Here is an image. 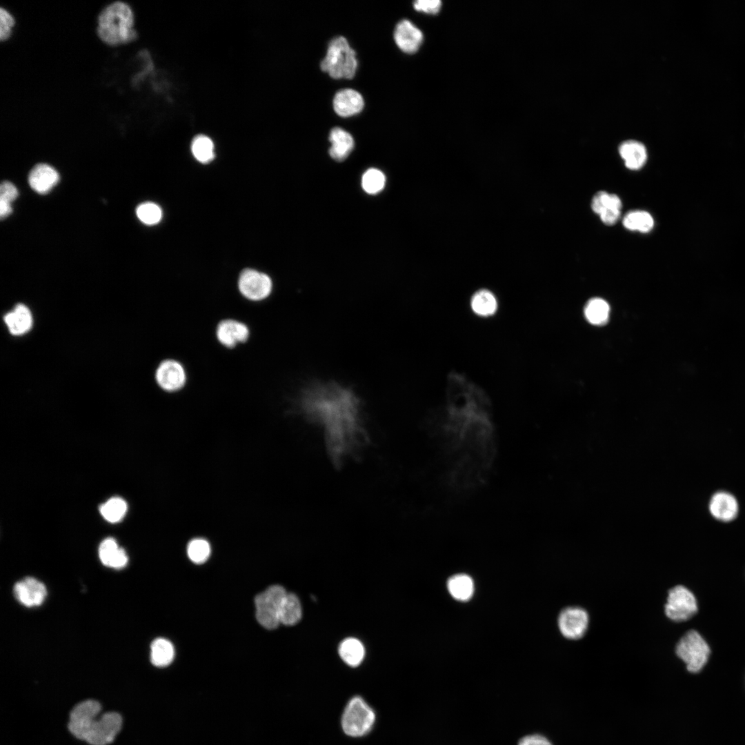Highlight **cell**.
<instances>
[{
  "mask_svg": "<svg viewBox=\"0 0 745 745\" xmlns=\"http://www.w3.org/2000/svg\"><path fill=\"white\" fill-rule=\"evenodd\" d=\"M304 415L321 430L331 462L342 466L362 448L366 439L359 401L352 392L336 386H316L302 395Z\"/></svg>",
  "mask_w": 745,
  "mask_h": 745,
  "instance_id": "cell-1",
  "label": "cell"
},
{
  "mask_svg": "<svg viewBox=\"0 0 745 745\" xmlns=\"http://www.w3.org/2000/svg\"><path fill=\"white\" fill-rule=\"evenodd\" d=\"M135 17L129 4L115 1L106 6L97 20L96 32L100 40L110 46L134 41L137 32L133 28Z\"/></svg>",
  "mask_w": 745,
  "mask_h": 745,
  "instance_id": "cell-2",
  "label": "cell"
},
{
  "mask_svg": "<svg viewBox=\"0 0 745 745\" xmlns=\"http://www.w3.org/2000/svg\"><path fill=\"white\" fill-rule=\"evenodd\" d=\"M320 66L332 78L351 79L357 68L356 53L344 37H335L329 43Z\"/></svg>",
  "mask_w": 745,
  "mask_h": 745,
  "instance_id": "cell-3",
  "label": "cell"
},
{
  "mask_svg": "<svg viewBox=\"0 0 745 745\" xmlns=\"http://www.w3.org/2000/svg\"><path fill=\"white\" fill-rule=\"evenodd\" d=\"M677 656L686 664L688 671L696 673L706 664L711 649L704 637L695 630L686 632L676 645Z\"/></svg>",
  "mask_w": 745,
  "mask_h": 745,
  "instance_id": "cell-4",
  "label": "cell"
},
{
  "mask_svg": "<svg viewBox=\"0 0 745 745\" xmlns=\"http://www.w3.org/2000/svg\"><path fill=\"white\" fill-rule=\"evenodd\" d=\"M122 726L121 715L115 711L106 712L90 720L82 730L78 739L90 745H108L116 738Z\"/></svg>",
  "mask_w": 745,
  "mask_h": 745,
  "instance_id": "cell-5",
  "label": "cell"
},
{
  "mask_svg": "<svg viewBox=\"0 0 745 745\" xmlns=\"http://www.w3.org/2000/svg\"><path fill=\"white\" fill-rule=\"evenodd\" d=\"M375 720L373 710L360 697H352L346 705L341 718L344 733L351 737H361L372 728Z\"/></svg>",
  "mask_w": 745,
  "mask_h": 745,
  "instance_id": "cell-6",
  "label": "cell"
},
{
  "mask_svg": "<svg viewBox=\"0 0 745 745\" xmlns=\"http://www.w3.org/2000/svg\"><path fill=\"white\" fill-rule=\"evenodd\" d=\"M286 595L282 586L273 585L256 596V618L259 624L267 629L278 626L280 608Z\"/></svg>",
  "mask_w": 745,
  "mask_h": 745,
  "instance_id": "cell-7",
  "label": "cell"
},
{
  "mask_svg": "<svg viewBox=\"0 0 745 745\" xmlns=\"http://www.w3.org/2000/svg\"><path fill=\"white\" fill-rule=\"evenodd\" d=\"M697 610L696 597L686 586L677 585L668 590L664 612L670 620L685 622L694 616Z\"/></svg>",
  "mask_w": 745,
  "mask_h": 745,
  "instance_id": "cell-8",
  "label": "cell"
},
{
  "mask_svg": "<svg viewBox=\"0 0 745 745\" xmlns=\"http://www.w3.org/2000/svg\"><path fill=\"white\" fill-rule=\"evenodd\" d=\"M272 288L271 279L264 272L253 269L244 270L238 279L240 293L248 300L259 301L267 298Z\"/></svg>",
  "mask_w": 745,
  "mask_h": 745,
  "instance_id": "cell-9",
  "label": "cell"
},
{
  "mask_svg": "<svg viewBox=\"0 0 745 745\" xmlns=\"http://www.w3.org/2000/svg\"><path fill=\"white\" fill-rule=\"evenodd\" d=\"M589 622L588 614L578 606L564 608L558 616L557 623L562 635L568 639H579L585 634Z\"/></svg>",
  "mask_w": 745,
  "mask_h": 745,
  "instance_id": "cell-10",
  "label": "cell"
},
{
  "mask_svg": "<svg viewBox=\"0 0 745 745\" xmlns=\"http://www.w3.org/2000/svg\"><path fill=\"white\" fill-rule=\"evenodd\" d=\"M158 385L167 392L181 390L186 382V373L182 364L177 360L168 359L161 361L155 372Z\"/></svg>",
  "mask_w": 745,
  "mask_h": 745,
  "instance_id": "cell-11",
  "label": "cell"
},
{
  "mask_svg": "<svg viewBox=\"0 0 745 745\" xmlns=\"http://www.w3.org/2000/svg\"><path fill=\"white\" fill-rule=\"evenodd\" d=\"M102 706L99 702L94 699H86L76 704L71 710L69 715L68 729L77 739L87 723L97 717L101 711Z\"/></svg>",
  "mask_w": 745,
  "mask_h": 745,
  "instance_id": "cell-12",
  "label": "cell"
},
{
  "mask_svg": "<svg viewBox=\"0 0 745 745\" xmlns=\"http://www.w3.org/2000/svg\"><path fill=\"white\" fill-rule=\"evenodd\" d=\"M14 594L17 599L27 607L41 605L47 595L45 585L34 577H26L16 583Z\"/></svg>",
  "mask_w": 745,
  "mask_h": 745,
  "instance_id": "cell-13",
  "label": "cell"
},
{
  "mask_svg": "<svg viewBox=\"0 0 745 745\" xmlns=\"http://www.w3.org/2000/svg\"><path fill=\"white\" fill-rule=\"evenodd\" d=\"M250 330L246 324L232 319L221 320L216 328V337L226 348H232L247 341Z\"/></svg>",
  "mask_w": 745,
  "mask_h": 745,
  "instance_id": "cell-14",
  "label": "cell"
},
{
  "mask_svg": "<svg viewBox=\"0 0 745 745\" xmlns=\"http://www.w3.org/2000/svg\"><path fill=\"white\" fill-rule=\"evenodd\" d=\"M394 39L397 46L403 52L413 54L417 51L421 46L423 41V34L410 21L404 19L399 21L395 27Z\"/></svg>",
  "mask_w": 745,
  "mask_h": 745,
  "instance_id": "cell-15",
  "label": "cell"
},
{
  "mask_svg": "<svg viewBox=\"0 0 745 745\" xmlns=\"http://www.w3.org/2000/svg\"><path fill=\"white\" fill-rule=\"evenodd\" d=\"M59 181L57 171L46 163L37 164L31 170L28 176L30 187L39 194H46L50 191Z\"/></svg>",
  "mask_w": 745,
  "mask_h": 745,
  "instance_id": "cell-16",
  "label": "cell"
},
{
  "mask_svg": "<svg viewBox=\"0 0 745 745\" xmlns=\"http://www.w3.org/2000/svg\"><path fill=\"white\" fill-rule=\"evenodd\" d=\"M364 106L362 96L357 91L346 88L336 93L333 99V108L342 117L353 116L360 112Z\"/></svg>",
  "mask_w": 745,
  "mask_h": 745,
  "instance_id": "cell-17",
  "label": "cell"
},
{
  "mask_svg": "<svg viewBox=\"0 0 745 745\" xmlns=\"http://www.w3.org/2000/svg\"><path fill=\"white\" fill-rule=\"evenodd\" d=\"M708 507L713 517L722 522L733 519L737 515L739 508L735 497L725 491L715 493L710 500Z\"/></svg>",
  "mask_w": 745,
  "mask_h": 745,
  "instance_id": "cell-18",
  "label": "cell"
},
{
  "mask_svg": "<svg viewBox=\"0 0 745 745\" xmlns=\"http://www.w3.org/2000/svg\"><path fill=\"white\" fill-rule=\"evenodd\" d=\"M99 556L103 565L116 569L125 567L128 563L126 551L118 546L115 539L110 537L100 544Z\"/></svg>",
  "mask_w": 745,
  "mask_h": 745,
  "instance_id": "cell-19",
  "label": "cell"
},
{
  "mask_svg": "<svg viewBox=\"0 0 745 745\" xmlns=\"http://www.w3.org/2000/svg\"><path fill=\"white\" fill-rule=\"evenodd\" d=\"M4 321L12 335H21L30 330L33 319L28 307L19 304L4 316Z\"/></svg>",
  "mask_w": 745,
  "mask_h": 745,
  "instance_id": "cell-20",
  "label": "cell"
},
{
  "mask_svg": "<svg viewBox=\"0 0 745 745\" xmlns=\"http://www.w3.org/2000/svg\"><path fill=\"white\" fill-rule=\"evenodd\" d=\"M329 141L331 143L329 154L336 161L344 160L354 148V140L351 135L339 127L331 130Z\"/></svg>",
  "mask_w": 745,
  "mask_h": 745,
  "instance_id": "cell-21",
  "label": "cell"
},
{
  "mask_svg": "<svg viewBox=\"0 0 745 745\" xmlns=\"http://www.w3.org/2000/svg\"><path fill=\"white\" fill-rule=\"evenodd\" d=\"M619 152L624 160L626 167L633 170L640 169L647 159L645 146L636 141L630 140L622 143L619 147Z\"/></svg>",
  "mask_w": 745,
  "mask_h": 745,
  "instance_id": "cell-22",
  "label": "cell"
},
{
  "mask_svg": "<svg viewBox=\"0 0 745 745\" xmlns=\"http://www.w3.org/2000/svg\"><path fill=\"white\" fill-rule=\"evenodd\" d=\"M470 305L473 312L482 317L494 315L498 309L497 297L487 289L475 292L470 299Z\"/></svg>",
  "mask_w": 745,
  "mask_h": 745,
  "instance_id": "cell-23",
  "label": "cell"
},
{
  "mask_svg": "<svg viewBox=\"0 0 745 745\" xmlns=\"http://www.w3.org/2000/svg\"><path fill=\"white\" fill-rule=\"evenodd\" d=\"M339 654L345 663L350 666L355 667L359 666L363 661L365 649L359 640L349 637L340 644Z\"/></svg>",
  "mask_w": 745,
  "mask_h": 745,
  "instance_id": "cell-24",
  "label": "cell"
},
{
  "mask_svg": "<svg viewBox=\"0 0 745 745\" xmlns=\"http://www.w3.org/2000/svg\"><path fill=\"white\" fill-rule=\"evenodd\" d=\"M175 655L172 643L164 638L155 639L150 646V660L157 667H164L170 664Z\"/></svg>",
  "mask_w": 745,
  "mask_h": 745,
  "instance_id": "cell-25",
  "label": "cell"
},
{
  "mask_svg": "<svg viewBox=\"0 0 745 745\" xmlns=\"http://www.w3.org/2000/svg\"><path fill=\"white\" fill-rule=\"evenodd\" d=\"M450 595L459 601L468 600L474 591V584L467 575L458 574L451 577L447 584Z\"/></svg>",
  "mask_w": 745,
  "mask_h": 745,
  "instance_id": "cell-26",
  "label": "cell"
},
{
  "mask_svg": "<svg viewBox=\"0 0 745 745\" xmlns=\"http://www.w3.org/2000/svg\"><path fill=\"white\" fill-rule=\"evenodd\" d=\"M301 606L297 597L294 594L287 593L280 608V624L286 626L297 624L301 617Z\"/></svg>",
  "mask_w": 745,
  "mask_h": 745,
  "instance_id": "cell-27",
  "label": "cell"
},
{
  "mask_svg": "<svg viewBox=\"0 0 745 745\" xmlns=\"http://www.w3.org/2000/svg\"><path fill=\"white\" fill-rule=\"evenodd\" d=\"M624 226L630 230L648 232L654 226V220L648 212L644 210H633L623 219Z\"/></svg>",
  "mask_w": 745,
  "mask_h": 745,
  "instance_id": "cell-28",
  "label": "cell"
},
{
  "mask_svg": "<svg viewBox=\"0 0 745 745\" xmlns=\"http://www.w3.org/2000/svg\"><path fill=\"white\" fill-rule=\"evenodd\" d=\"M214 150L213 141L204 135H199L192 139V153L195 158L202 163H208L215 158Z\"/></svg>",
  "mask_w": 745,
  "mask_h": 745,
  "instance_id": "cell-29",
  "label": "cell"
},
{
  "mask_svg": "<svg viewBox=\"0 0 745 745\" xmlns=\"http://www.w3.org/2000/svg\"><path fill=\"white\" fill-rule=\"evenodd\" d=\"M609 306L600 298H593L587 303L584 312L588 321L595 325L605 324L609 315Z\"/></svg>",
  "mask_w": 745,
  "mask_h": 745,
  "instance_id": "cell-30",
  "label": "cell"
},
{
  "mask_svg": "<svg viewBox=\"0 0 745 745\" xmlns=\"http://www.w3.org/2000/svg\"><path fill=\"white\" fill-rule=\"evenodd\" d=\"M127 504L120 497H112L100 507V513L105 519L115 523L120 521L126 515Z\"/></svg>",
  "mask_w": 745,
  "mask_h": 745,
  "instance_id": "cell-31",
  "label": "cell"
},
{
  "mask_svg": "<svg viewBox=\"0 0 745 745\" xmlns=\"http://www.w3.org/2000/svg\"><path fill=\"white\" fill-rule=\"evenodd\" d=\"M591 208L595 213L601 215L603 212L608 209L621 210L622 201L619 197L615 194H609L604 191H600L597 192L593 197L591 201Z\"/></svg>",
  "mask_w": 745,
  "mask_h": 745,
  "instance_id": "cell-32",
  "label": "cell"
},
{
  "mask_svg": "<svg viewBox=\"0 0 745 745\" xmlns=\"http://www.w3.org/2000/svg\"><path fill=\"white\" fill-rule=\"evenodd\" d=\"M386 178L381 171L376 168H370L363 175L361 185L368 194H377L384 187Z\"/></svg>",
  "mask_w": 745,
  "mask_h": 745,
  "instance_id": "cell-33",
  "label": "cell"
},
{
  "mask_svg": "<svg viewBox=\"0 0 745 745\" xmlns=\"http://www.w3.org/2000/svg\"><path fill=\"white\" fill-rule=\"evenodd\" d=\"M187 553L192 562L196 564L203 563L210 556V544L204 539H193L188 544Z\"/></svg>",
  "mask_w": 745,
  "mask_h": 745,
  "instance_id": "cell-34",
  "label": "cell"
},
{
  "mask_svg": "<svg viewBox=\"0 0 745 745\" xmlns=\"http://www.w3.org/2000/svg\"><path fill=\"white\" fill-rule=\"evenodd\" d=\"M139 219L146 225H154L159 223L162 217L160 207L152 202H145L140 204L136 210Z\"/></svg>",
  "mask_w": 745,
  "mask_h": 745,
  "instance_id": "cell-35",
  "label": "cell"
},
{
  "mask_svg": "<svg viewBox=\"0 0 745 745\" xmlns=\"http://www.w3.org/2000/svg\"><path fill=\"white\" fill-rule=\"evenodd\" d=\"M14 24V17L7 9L1 7L0 9V39L1 41H7L10 37Z\"/></svg>",
  "mask_w": 745,
  "mask_h": 745,
  "instance_id": "cell-36",
  "label": "cell"
},
{
  "mask_svg": "<svg viewBox=\"0 0 745 745\" xmlns=\"http://www.w3.org/2000/svg\"><path fill=\"white\" fill-rule=\"evenodd\" d=\"M441 6L439 0H418L413 3L415 9L428 14L437 13Z\"/></svg>",
  "mask_w": 745,
  "mask_h": 745,
  "instance_id": "cell-37",
  "label": "cell"
},
{
  "mask_svg": "<svg viewBox=\"0 0 745 745\" xmlns=\"http://www.w3.org/2000/svg\"><path fill=\"white\" fill-rule=\"evenodd\" d=\"M18 190L17 188L9 181H3L0 187V201L10 203L17 199Z\"/></svg>",
  "mask_w": 745,
  "mask_h": 745,
  "instance_id": "cell-38",
  "label": "cell"
},
{
  "mask_svg": "<svg viewBox=\"0 0 745 745\" xmlns=\"http://www.w3.org/2000/svg\"><path fill=\"white\" fill-rule=\"evenodd\" d=\"M518 745H552L550 742L540 735H531L522 737Z\"/></svg>",
  "mask_w": 745,
  "mask_h": 745,
  "instance_id": "cell-39",
  "label": "cell"
},
{
  "mask_svg": "<svg viewBox=\"0 0 745 745\" xmlns=\"http://www.w3.org/2000/svg\"><path fill=\"white\" fill-rule=\"evenodd\" d=\"M12 210L10 203L0 201V217L1 219H4L10 215L12 212Z\"/></svg>",
  "mask_w": 745,
  "mask_h": 745,
  "instance_id": "cell-40",
  "label": "cell"
}]
</instances>
